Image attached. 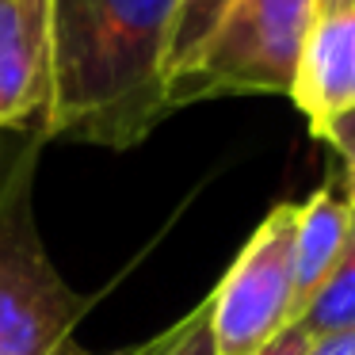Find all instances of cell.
I'll use <instances>...</instances> for the list:
<instances>
[{
  "instance_id": "cell-1",
  "label": "cell",
  "mask_w": 355,
  "mask_h": 355,
  "mask_svg": "<svg viewBox=\"0 0 355 355\" xmlns=\"http://www.w3.org/2000/svg\"><path fill=\"white\" fill-rule=\"evenodd\" d=\"M180 0H54L46 141L134 149L172 115L164 58Z\"/></svg>"
},
{
  "instance_id": "cell-2",
  "label": "cell",
  "mask_w": 355,
  "mask_h": 355,
  "mask_svg": "<svg viewBox=\"0 0 355 355\" xmlns=\"http://www.w3.org/2000/svg\"><path fill=\"white\" fill-rule=\"evenodd\" d=\"M39 130H0V355H92L77 329L92 302L62 279L35 210Z\"/></svg>"
},
{
  "instance_id": "cell-3",
  "label": "cell",
  "mask_w": 355,
  "mask_h": 355,
  "mask_svg": "<svg viewBox=\"0 0 355 355\" xmlns=\"http://www.w3.org/2000/svg\"><path fill=\"white\" fill-rule=\"evenodd\" d=\"M317 0H237L210 42L164 85L168 111L225 96H291Z\"/></svg>"
},
{
  "instance_id": "cell-4",
  "label": "cell",
  "mask_w": 355,
  "mask_h": 355,
  "mask_svg": "<svg viewBox=\"0 0 355 355\" xmlns=\"http://www.w3.org/2000/svg\"><path fill=\"white\" fill-rule=\"evenodd\" d=\"M294 202H275L207 298L214 355H256L294 321Z\"/></svg>"
},
{
  "instance_id": "cell-5",
  "label": "cell",
  "mask_w": 355,
  "mask_h": 355,
  "mask_svg": "<svg viewBox=\"0 0 355 355\" xmlns=\"http://www.w3.org/2000/svg\"><path fill=\"white\" fill-rule=\"evenodd\" d=\"M54 103V0H0V130H39Z\"/></svg>"
},
{
  "instance_id": "cell-6",
  "label": "cell",
  "mask_w": 355,
  "mask_h": 355,
  "mask_svg": "<svg viewBox=\"0 0 355 355\" xmlns=\"http://www.w3.org/2000/svg\"><path fill=\"white\" fill-rule=\"evenodd\" d=\"M291 100L313 134L355 111V8L324 12L313 19L294 69Z\"/></svg>"
},
{
  "instance_id": "cell-7",
  "label": "cell",
  "mask_w": 355,
  "mask_h": 355,
  "mask_svg": "<svg viewBox=\"0 0 355 355\" xmlns=\"http://www.w3.org/2000/svg\"><path fill=\"white\" fill-rule=\"evenodd\" d=\"M294 317L302 313L317 286L347 260V202L344 187L321 184L306 202H294Z\"/></svg>"
},
{
  "instance_id": "cell-8",
  "label": "cell",
  "mask_w": 355,
  "mask_h": 355,
  "mask_svg": "<svg viewBox=\"0 0 355 355\" xmlns=\"http://www.w3.org/2000/svg\"><path fill=\"white\" fill-rule=\"evenodd\" d=\"M233 4L237 0H180L172 35H168V58H164V85L199 58V50L222 27V19L230 16Z\"/></svg>"
},
{
  "instance_id": "cell-9",
  "label": "cell",
  "mask_w": 355,
  "mask_h": 355,
  "mask_svg": "<svg viewBox=\"0 0 355 355\" xmlns=\"http://www.w3.org/2000/svg\"><path fill=\"white\" fill-rule=\"evenodd\" d=\"M294 321L306 329L309 340L332 336V332L355 329V263L344 260L321 286L317 294L302 306V313Z\"/></svg>"
},
{
  "instance_id": "cell-10",
  "label": "cell",
  "mask_w": 355,
  "mask_h": 355,
  "mask_svg": "<svg viewBox=\"0 0 355 355\" xmlns=\"http://www.w3.org/2000/svg\"><path fill=\"white\" fill-rule=\"evenodd\" d=\"M161 355H214L207 302H199L191 313H184L176 324L164 329V352Z\"/></svg>"
},
{
  "instance_id": "cell-11",
  "label": "cell",
  "mask_w": 355,
  "mask_h": 355,
  "mask_svg": "<svg viewBox=\"0 0 355 355\" xmlns=\"http://www.w3.org/2000/svg\"><path fill=\"white\" fill-rule=\"evenodd\" d=\"M317 138L329 141V149L340 157V161H344V172H347V176H355V111L332 119V123L317 134Z\"/></svg>"
},
{
  "instance_id": "cell-12",
  "label": "cell",
  "mask_w": 355,
  "mask_h": 355,
  "mask_svg": "<svg viewBox=\"0 0 355 355\" xmlns=\"http://www.w3.org/2000/svg\"><path fill=\"white\" fill-rule=\"evenodd\" d=\"M306 347H309L306 329H302L298 321H291L268 347H263V352H256V355H306Z\"/></svg>"
},
{
  "instance_id": "cell-13",
  "label": "cell",
  "mask_w": 355,
  "mask_h": 355,
  "mask_svg": "<svg viewBox=\"0 0 355 355\" xmlns=\"http://www.w3.org/2000/svg\"><path fill=\"white\" fill-rule=\"evenodd\" d=\"M306 355H355V329L332 332V336H321V340H309Z\"/></svg>"
},
{
  "instance_id": "cell-14",
  "label": "cell",
  "mask_w": 355,
  "mask_h": 355,
  "mask_svg": "<svg viewBox=\"0 0 355 355\" xmlns=\"http://www.w3.org/2000/svg\"><path fill=\"white\" fill-rule=\"evenodd\" d=\"M344 202H347V260L355 263V176L344 172Z\"/></svg>"
},
{
  "instance_id": "cell-15",
  "label": "cell",
  "mask_w": 355,
  "mask_h": 355,
  "mask_svg": "<svg viewBox=\"0 0 355 355\" xmlns=\"http://www.w3.org/2000/svg\"><path fill=\"white\" fill-rule=\"evenodd\" d=\"M161 352H164V332H157L153 340H146V344L123 347V352H107V355H161Z\"/></svg>"
},
{
  "instance_id": "cell-16",
  "label": "cell",
  "mask_w": 355,
  "mask_h": 355,
  "mask_svg": "<svg viewBox=\"0 0 355 355\" xmlns=\"http://www.w3.org/2000/svg\"><path fill=\"white\" fill-rule=\"evenodd\" d=\"M340 8H355V0H317V16H324V12H340Z\"/></svg>"
}]
</instances>
